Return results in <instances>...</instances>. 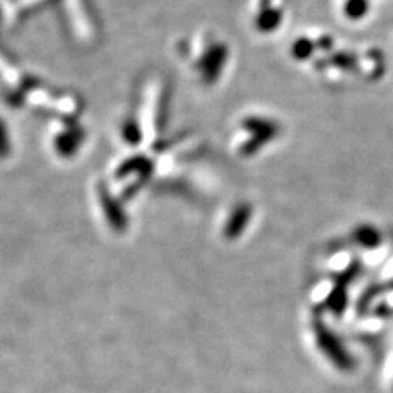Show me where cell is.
<instances>
[{
	"label": "cell",
	"mask_w": 393,
	"mask_h": 393,
	"mask_svg": "<svg viewBox=\"0 0 393 393\" xmlns=\"http://www.w3.org/2000/svg\"><path fill=\"white\" fill-rule=\"evenodd\" d=\"M261 6L262 9L255 17V25L262 32H271L281 24L283 13L280 9L273 8L271 3H266V0H262Z\"/></svg>",
	"instance_id": "1"
},
{
	"label": "cell",
	"mask_w": 393,
	"mask_h": 393,
	"mask_svg": "<svg viewBox=\"0 0 393 393\" xmlns=\"http://www.w3.org/2000/svg\"><path fill=\"white\" fill-rule=\"evenodd\" d=\"M313 48H315V44L310 40L300 38L293 44L292 55L299 60H305V59H309L312 56Z\"/></svg>",
	"instance_id": "2"
},
{
	"label": "cell",
	"mask_w": 393,
	"mask_h": 393,
	"mask_svg": "<svg viewBox=\"0 0 393 393\" xmlns=\"http://www.w3.org/2000/svg\"><path fill=\"white\" fill-rule=\"evenodd\" d=\"M367 0H347L345 3V13L351 20H360L362 16L367 13Z\"/></svg>",
	"instance_id": "3"
},
{
	"label": "cell",
	"mask_w": 393,
	"mask_h": 393,
	"mask_svg": "<svg viewBox=\"0 0 393 393\" xmlns=\"http://www.w3.org/2000/svg\"><path fill=\"white\" fill-rule=\"evenodd\" d=\"M320 63H328V64L336 66L339 69H352L355 64V56L348 55V52H336V55L331 56L329 59L320 62Z\"/></svg>",
	"instance_id": "4"
},
{
	"label": "cell",
	"mask_w": 393,
	"mask_h": 393,
	"mask_svg": "<svg viewBox=\"0 0 393 393\" xmlns=\"http://www.w3.org/2000/svg\"><path fill=\"white\" fill-rule=\"evenodd\" d=\"M317 45L322 47V48H331L332 47V40L328 38V37H324V38H320L317 41Z\"/></svg>",
	"instance_id": "5"
}]
</instances>
